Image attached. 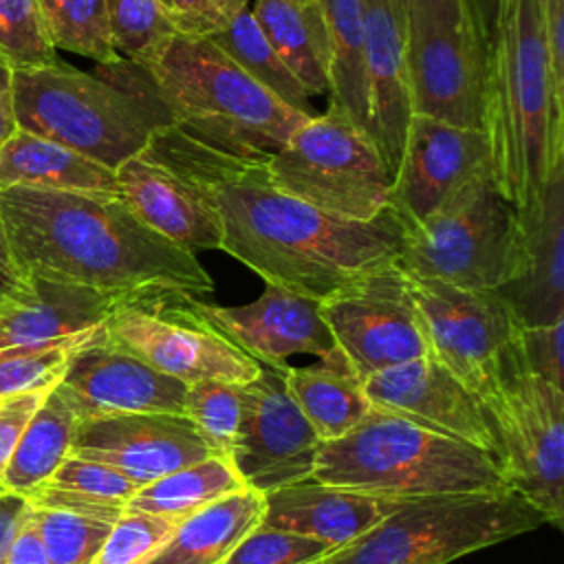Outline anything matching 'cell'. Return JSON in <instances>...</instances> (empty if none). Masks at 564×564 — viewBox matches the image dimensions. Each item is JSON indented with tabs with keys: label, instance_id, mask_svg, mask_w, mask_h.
<instances>
[{
	"label": "cell",
	"instance_id": "obj_1",
	"mask_svg": "<svg viewBox=\"0 0 564 564\" xmlns=\"http://www.w3.org/2000/svg\"><path fill=\"white\" fill-rule=\"evenodd\" d=\"M178 143L223 220V247L264 284L324 300L359 275L399 260L408 223L392 207L370 220L322 212L264 178V163L214 152L178 128Z\"/></svg>",
	"mask_w": 564,
	"mask_h": 564
},
{
	"label": "cell",
	"instance_id": "obj_2",
	"mask_svg": "<svg viewBox=\"0 0 564 564\" xmlns=\"http://www.w3.org/2000/svg\"><path fill=\"white\" fill-rule=\"evenodd\" d=\"M0 209L13 258L29 278L108 295L145 286L214 291L198 258L145 227L121 196L4 187Z\"/></svg>",
	"mask_w": 564,
	"mask_h": 564
},
{
	"label": "cell",
	"instance_id": "obj_3",
	"mask_svg": "<svg viewBox=\"0 0 564 564\" xmlns=\"http://www.w3.org/2000/svg\"><path fill=\"white\" fill-rule=\"evenodd\" d=\"M482 130L498 189L531 209L564 167V93L549 68L538 0H509L485 62Z\"/></svg>",
	"mask_w": 564,
	"mask_h": 564
},
{
	"label": "cell",
	"instance_id": "obj_4",
	"mask_svg": "<svg viewBox=\"0 0 564 564\" xmlns=\"http://www.w3.org/2000/svg\"><path fill=\"white\" fill-rule=\"evenodd\" d=\"M145 73L170 126L245 163H267L311 119L275 99L212 40L176 33Z\"/></svg>",
	"mask_w": 564,
	"mask_h": 564
},
{
	"label": "cell",
	"instance_id": "obj_5",
	"mask_svg": "<svg viewBox=\"0 0 564 564\" xmlns=\"http://www.w3.org/2000/svg\"><path fill=\"white\" fill-rule=\"evenodd\" d=\"M313 478L405 500L511 491L500 463L487 452L372 405L350 432L319 445Z\"/></svg>",
	"mask_w": 564,
	"mask_h": 564
},
{
	"label": "cell",
	"instance_id": "obj_6",
	"mask_svg": "<svg viewBox=\"0 0 564 564\" xmlns=\"http://www.w3.org/2000/svg\"><path fill=\"white\" fill-rule=\"evenodd\" d=\"M13 115L24 132L70 148L108 170L145 148L167 117L62 59L13 70Z\"/></svg>",
	"mask_w": 564,
	"mask_h": 564
},
{
	"label": "cell",
	"instance_id": "obj_7",
	"mask_svg": "<svg viewBox=\"0 0 564 564\" xmlns=\"http://www.w3.org/2000/svg\"><path fill=\"white\" fill-rule=\"evenodd\" d=\"M546 524L513 491L410 500L319 564H449Z\"/></svg>",
	"mask_w": 564,
	"mask_h": 564
},
{
	"label": "cell",
	"instance_id": "obj_8",
	"mask_svg": "<svg viewBox=\"0 0 564 564\" xmlns=\"http://www.w3.org/2000/svg\"><path fill=\"white\" fill-rule=\"evenodd\" d=\"M522 247L520 209L485 174L445 209L408 227L397 264L416 278L496 291L520 273Z\"/></svg>",
	"mask_w": 564,
	"mask_h": 564
},
{
	"label": "cell",
	"instance_id": "obj_9",
	"mask_svg": "<svg viewBox=\"0 0 564 564\" xmlns=\"http://www.w3.org/2000/svg\"><path fill=\"white\" fill-rule=\"evenodd\" d=\"M264 178L286 196L352 220L388 209L394 183L372 137L335 106L295 128L267 159Z\"/></svg>",
	"mask_w": 564,
	"mask_h": 564
},
{
	"label": "cell",
	"instance_id": "obj_10",
	"mask_svg": "<svg viewBox=\"0 0 564 564\" xmlns=\"http://www.w3.org/2000/svg\"><path fill=\"white\" fill-rule=\"evenodd\" d=\"M194 297L172 286L121 293L101 322L99 337L185 386L251 381L262 366L209 326L194 308Z\"/></svg>",
	"mask_w": 564,
	"mask_h": 564
},
{
	"label": "cell",
	"instance_id": "obj_11",
	"mask_svg": "<svg viewBox=\"0 0 564 564\" xmlns=\"http://www.w3.org/2000/svg\"><path fill=\"white\" fill-rule=\"evenodd\" d=\"M408 275L430 352L494 412L505 388L524 370L520 324L496 291H469Z\"/></svg>",
	"mask_w": 564,
	"mask_h": 564
},
{
	"label": "cell",
	"instance_id": "obj_12",
	"mask_svg": "<svg viewBox=\"0 0 564 564\" xmlns=\"http://www.w3.org/2000/svg\"><path fill=\"white\" fill-rule=\"evenodd\" d=\"M403 55L412 115L482 130L485 62L463 0H408Z\"/></svg>",
	"mask_w": 564,
	"mask_h": 564
},
{
	"label": "cell",
	"instance_id": "obj_13",
	"mask_svg": "<svg viewBox=\"0 0 564 564\" xmlns=\"http://www.w3.org/2000/svg\"><path fill=\"white\" fill-rule=\"evenodd\" d=\"M319 311L337 350L361 381L432 355L408 275L397 262L368 271L319 300Z\"/></svg>",
	"mask_w": 564,
	"mask_h": 564
},
{
	"label": "cell",
	"instance_id": "obj_14",
	"mask_svg": "<svg viewBox=\"0 0 564 564\" xmlns=\"http://www.w3.org/2000/svg\"><path fill=\"white\" fill-rule=\"evenodd\" d=\"M115 176L132 214L172 245L194 256L223 247L220 212L187 161L174 126L159 128Z\"/></svg>",
	"mask_w": 564,
	"mask_h": 564
},
{
	"label": "cell",
	"instance_id": "obj_15",
	"mask_svg": "<svg viewBox=\"0 0 564 564\" xmlns=\"http://www.w3.org/2000/svg\"><path fill=\"white\" fill-rule=\"evenodd\" d=\"M507 487L546 520H564V390L522 370L494 412Z\"/></svg>",
	"mask_w": 564,
	"mask_h": 564
},
{
	"label": "cell",
	"instance_id": "obj_16",
	"mask_svg": "<svg viewBox=\"0 0 564 564\" xmlns=\"http://www.w3.org/2000/svg\"><path fill=\"white\" fill-rule=\"evenodd\" d=\"M319 445L282 370L262 366L251 381L240 383V423L229 460L249 489L264 496L313 478Z\"/></svg>",
	"mask_w": 564,
	"mask_h": 564
},
{
	"label": "cell",
	"instance_id": "obj_17",
	"mask_svg": "<svg viewBox=\"0 0 564 564\" xmlns=\"http://www.w3.org/2000/svg\"><path fill=\"white\" fill-rule=\"evenodd\" d=\"M485 174H491L485 130L412 115L394 170L390 207L408 227L421 225Z\"/></svg>",
	"mask_w": 564,
	"mask_h": 564
},
{
	"label": "cell",
	"instance_id": "obj_18",
	"mask_svg": "<svg viewBox=\"0 0 564 564\" xmlns=\"http://www.w3.org/2000/svg\"><path fill=\"white\" fill-rule=\"evenodd\" d=\"M361 386L372 408L474 445L500 463L502 447L491 412L434 355L381 370Z\"/></svg>",
	"mask_w": 564,
	"mask_h": 564
},
{
	"label": "cell",
	"instance_id": "obj_19",
	"mask_svg": "<svg viewBox=\"0 0 564 564\" xmlns=\"http://www.w3.org/2000/svg\"><path fill=\"white\" fill-rule=\"evenodd\" d=\"M216 452L183 414L137 412L79 421L70 456L104 463L143 487Z\"/></svg>",
	"mask_w": 564,
	"mask_h": 564
},
{
	"label": "cell",
	"instance_id": "obj_20",
	"mask_svg": "<svg viewBox=\"0 0 564 564\" xmlns=\"http://www.w3.org/2000/svg\"><path fill=\"white\" fill-rule=\"evenodd\" d=\"M55 390L79 421H86L137 412L183 414L187 386L104 341L97 328V333L73 352Z\"/></svg>",
	"mask_w": 564,
	"mask_h": 564
},
{
	"label": "cell",
	"instance_id": "obj_21",
	"mask_svg": "<svg viewBox=\"0 0 564 564\" xmlns=\"http://www.w3.org/2000/svg\"><path fill=\"white\" fill-rule=\"evenodd\" d=\"M194 308L236 348L260 366L284 370L293 355H330L337 346L322 317L319 300L267 284L260 297L240 306H220L194 297Z\"/></svg>",
	"mask_w": 564,
	"mask_h": 564
},
{
	"label": "cell",
	"instance_id": "obj_22",
	"mask_svg": "<svg viewBox=\"0 0 564 564\" xmlns=\"http://www.w3.org/2000/svg\"><path fill=\"white\" fill-rule=\"evenodd\" d=\"M520 216L524 227L520 273L496 293L522 328L549 326L564 319V167Z\"/></svg>",
	"mask_w": 564,
	"mask_h": 564
},
{
	"label": "cell",
	"instance_id": "obj_23",
	"mask_svg": "<svg viewBox=\"0 0 564 564\" xmlns=\"http://www.w3.org/2000/svg\"><path fill=\"white\" fill-rule=\"evenodd\" d=\"M405 502L410 500L370 496L308 478L264 494L260 524L315 538L335 551L361 538Z\"/></svg>",
	"mask_w": 564,
	"mask_h": 564
},
{
	"label": "cell",
	"instance_id": "obj_24",
	"mask_svg": "<svg viewBox=\"0 0 564 564\" xmlns=\"http://www.w3.org/2000/svg\"><path fill=\"white\" fill-rule=\"evenodd\" d=\"M361 18L370 137L394 174L412 117L403 29L394 18L390 0H361Z\"/></svg>",
	"mask_w": 564,
	"mask_h": 564
},
{
	"label": "cell",
	"instance_id": "obj_25",
	"mask_svg": "<svg viewBox=\"0 0 564 564\" xmlns=\"http://www.w3.org/2000/svg\"><path fill=\"white\" fill-rule=\"evenodd\" d=\"M117 295L31 278L24 297L0 304V348L57 341L97 330Z\"/></svg>",
	"mask_w": 564,
	"mask_h": 564
},
{
	"label": "cell",
	"instance_id": "obj_26",
	"mask_svg": "<svg viewBox=\"0 0 564 564\" xmlns=\"http://www.w3.org/2000/svg\"><path fill=\"white\" fill-rule=\"evenodd\" d=\"M4 187L121 196L112 170L20 128L0 145V189Z\"/></svg>",
	"mask_w": 564,
	"mask_h": 564
},
{
	"label": "cell",
	"instance_id": "obj_27",
	"mask_svg": "<svg viewBox=\"0 0 564 564\" xmlns=\"http://www.w3.org/2000/svg\"><path fill=\"white\" fill-rule=\"evenodd\" d=\"M264 496L245 487L181 520L145 564H220L260 524Z\"/></svg>",
	"mask_w": 564,
	"mask_h": 564
},
{
	"label": "cell",
	"instance_id": "obj_28",
	"mask_svg": "<svg viewBox=\"0 0 564 564\" xmlns=\"http://www.w3.org/2000/svg\"><path fill=\"white\" fill-rule=\"evenodd\" d=\"M282 375L289 394L322 443L344 436L370 412L361 379L337 348L317 364L286 366Z\"/></svg>",
	"mask_w": 564,
	"mask_h": 564
},
{
	"label": "cell",
	"instance_id": "obj_29",
	"mask_svg": "<svg viewBox=\"0 0 564 564\" xmlns=\"http://www.w3.org/2000/svg\"><path fill=\"white\" fill-rule=\"evenodd\" d=\"M251 13L308 97L330 88V44L317 0H253Z\"/></svg>",
	"mask_w": 564,
	"mask_h": 564
},
{
	"label": "cell",
	"instance_id": "obj_30",
	"mask_svg": "<svg viewBox=\"0 0 564 564\" xmlns=\"http://www.w3.org/2000/svg\"><path fill=\"white\" fill-rule=\"evenodd\" d=\"M77 425L79 416L53 388L18 441L4 469L0 491H11L22 498L35 491L70 456Z\"/></svg>",
	"mask_w": 564,
	"mask_h": 564
},
{
	"label": "cell",
	"instance_id": "obj_31",
	"mask_svg": "<svg viewBox=\"0 0 564 564\" xmlns=\"http://www.w3.org/2000/svg\"><path fill=\"white\" fill-rule=\"evenodd\" d=\"M245 487L231 460L214 454L139 487L126 509L181 522L214 500Z\"/></svg>",
	"mask_w": 564,
	"mask_h": 564
},
{
	"label": "cell",
	"instance_id": "obj_32",
	"mask_svg": "<svg viewBox=\"0 0 564 564\" xmlns=\"http://www.w3.org/2000/svg\"><path fill=\"white\" fill-rule=\"evenodd\" d=\"M330 44V106L370 134L361 0H317Z\"/></svg>",
	"mask_w": 564,
	"mask_h": 564
},
{
	"label": "cell",
	"instance_id": "obj_33",
	"mask_svg": "<svg viewBox=\"0 0 564 564\" xmlns=\"http://www.w3.org/2000/svg\"><path fill=\"white\" fill-rule=\"evenodd\" d=\"M207 40H212L227 57H231L251 79L267 88L275 99L306 117L317 115L311 106L306 90L291 73V68L282 62V57L275 53V48L269 44L249 7L240 11L225 31Z\"/></svg>",
	"mask_w": 564,
	"mask_h": 564
},
{
	"label": "cell",
	"instance_id": "obj_34",
	"mask_svg": "<svg viewBox=\"0 0 564 564\" xmlns=\"http://www.w3.org/2000/svg\"><path fill=\"white\" fill-rule=\"evenodd\" d=\"M137 489L139 485L104 463L68 456L26 496V502L79 511H117L126 509Z\"/></svg>",
	"mask_w": 564,
	"mask_h": 564
},
{
	"label": "cell",
	"instance_id": "obj_35",
	"mask_svg": "<svg viewBox=\"0 0 564 564\" xmlns=\"http://www.w3.org/2000/svg\"><path fill=\"white\" fill-rule=\"evenodd\" d=\"M121 511L123 509L79 511L29 505L26 516L42 542L48 564H93Z\"/></svg>",
	"mask_w": 564,
	"mask_h": 564
},
{
	"label": "cell",
	"instance_id": "obj_36",
	"mask_svg": "<svg viewBox=\"0 0 564 564\" xmlns=\"http://www.w3.org/2000/svg\"><path fill=\"white\" fill-rule=\"evenodd\" d=\"M53 48L84 55L97 64L121 59L115 51L106 0H37Z\"/></svg>",
	"mask_w": 564,
	"mask_h": 564
},
{
	"label": "cell",
	"instance_id": "obj_37",
	"mask_svg": "<svg viewBox=\"0 0 564 564\" xmlns=\"http://www.w3.org/2000/svg\"><path fill=\"white\" fill-rule=\"evenodd\" d=\"M110 37L119 57L150 66L176 35L161 0H106Z\"/></svg>",
	"mask_w": 564,
	"mask_h": 564
},
{
	"label": "cell",
	"instance_id": "obj_38",
	"mask_svg": "<svg viewBox=\"0 0 564 564\" xmlns=\"http://www.w3.org/2000/svg\"><path fill=\"white\" fill-rule=\"evenodd\" d=\"M97 330L44 341L0 348V397L55 388L66 372V366L77 348H82Z\"/></svg>",
	"mask_w": 564,
	"mask_h": 564
},
{
	"label": "cell",
	"instance_id": "obj_39",
	"mask_svg": "<svg viewBox=\"0 0 564 564\" xmlns=\"http://www.w3.org/2000/svg\"><path fill=\"white\" fill-rule=\"evenodd\" d=\"M37 0H0V64L11 70L57 62Z\"/></svg>",
	"mask_w": 564,
	"mask_h": 564
},
{
	"label": "cell",
	"instance_id": "obj_40",
	"mask_svg": "<svg viewBox=\"0 0 564 564\" xmlns=\"http://www.w3.org/2000/svg\"><path fill=\"white\" fill-rule=\"evenodd\" d=\"M183 416L196 425L216 454L229 458L240 423V383L198 381L187 386Z\"/></svg>",
	"mask_w": 564,
	"mask_h": 564
},
{
	"label": "cell",
	"instance_id": "obj_41",
	"mask_svg": "<svg viewBox=\"0 0 564 564\" xmlns=\"http://www.w3.org/2000/svg\"><path fill=\"white\" fill-rule=\"evenodd\" d=\"M178 520L123 509L93 564H145L174 533Z\"/></svg>",
	"mask_w": 564,
	"mask_h": 564
},
{
	"label": "cell",
	"instance_id": "obj_42",
	"mask_svg": "<svg viewBox=\"0 0 564 564\" xmlns=\"http://www.w3.org/2000/svg\"><path fill=\"white\" fill-rule=\"evenodd\" d=\"M330 551L315 538L258 524L220 564H319Z\"/></svg>",
	"mask_w": 564,
	"mask_h": 564
},
{
	"label": "cell",
	"instance_id": "obj_43",
	"mask_svg": "<svg viewBox=\"0 0 564 564\" xmlns=\"http://www.w3.org/2000/svg\"><path fill=\"white\" fill-rule=\"evenodd\" d=\"M178 35L207 40L225 31L251 0H161Z\"/></svg>",
	"mask_w": 564,
	"mask_h": 564
},
{
	"label": "cell",
	"instance_id": "obj_44",
	"mask_svg": "<svg viewBox=\"0 0 564 564\" xmlns=\"http://www.w3.org/2000/svg\"><path fill=\"white\" fill-rule=\"evenodd\" d=\"M518 348L529 375L564 390V319L549 326L520 328Z\"/></svg>",
	"mask_w": 564,
	"mask_h": 564
},
{
	"label": "cell",
	"instance_id": "obj_45",
	"mask_svg": "<svg viewBox=\"0 0 564 564\" xmlns=\"http://www.w3.org/2000/svg\"><path fill=\"white\" fill-rule=\"evenodd\" d=\"M51 390L53 388H40L0 397V485L4 469L18 447V441L22 438L26 425L31 423L33 414L44 403Z\"/></svg>",
	"mask_w": 564,
	"mask_h": 564
},
{
	"label": "cell",
	"instance_id": "obj_46",
	"mask_svg": "<svg viewBox=\"0 0 564 564\" xmlns=\"http://www.w3.org/2000/svg\"><path fill=\"white\" fill-rule=\"evenodd\" d=\"M540 26L549 68L560 93H564V0H540Z\"/></svg>",
	"mask_w": 564,
	"mask_h": 564
},
{
	"label": "cell",
	"instance_id": "obj_47",
	"mask_svg": "<svg viewBox=\"0 0 564 564\" xmlns=\"http://www.w3.org/2000/svg\"><path fill=\"white\" fill-rule=\"evenodd\" d=\"M463 7L469 18L482 62H487L500 33V24L505 20L509 0H463Z\"/></svg>",
	"mask_w": 564,
	"mask_h": 564
},
{
	"label": "cell",
	"instance_id": "obj_48",
	"mask_svg": "<svg viewBox=\"0 0 564 564\" xmlns=\"http://www.w3.org/2000/svg\"><path fill=\"white\" fill-rule=\"evenodd\" d=\"M29 289H31V278L18 267L13 258L2 209H0V304L24 297Z\"/></svg>",
	"mask_w": 564,
	"mask_h": 564
},
{
	"label": "cell",
	"instance_id": "obj_49",
	"mask_svg": "<svg viewBox=\"0 0 564 564\" xmlns=\"http://www.w3.org/2000/svg\"><path fill=\"white\" fill-rule=\"evenodd\" d=\"M0 564H48L42 542L29 522V516H24V522H22L18 535L13 538V542H11L9 551L4 553V557L0 560Z\"/></svg>",
	"mask_w": 564,
	"mask_h": 564
},
{
	"label": "cell",
	"instance_id": "obj_50",
	"mask_svg": "<svg viewBox=\"0 0 564 564\" xmlns=\"http://www.w3.org/2000/svg\"><path fill=\"white\" fill-rule=\"evenodd\" d=\"M26 509H29L26 498L11 491H0V560L9 551L13 538L18 535L24 522Z\"/></svg>",
	"mask_w": 564,
	"mask_h": 564
},
{
	"label": "cell",
	"instance_id": "obj_51",
	"mask_svg": "<svg viewBox=\"0 0 564 564\" xmlns=\"http://www.w3.org/2000/svg\"><path fill=\"white\" fill-rule=\"evenodd\" d=\"M18 130L13 115V70L0 64V145Z\"/></svg>",
	"mask_w": 564,
	"mask_h": 564
},
{
	"label": "cell",
	"instance_id": "obj_52",
	"mask_svg": "<svg viewBox=\"0 0 564 564\" xmlns=\"http://www.w3.org/2000/svg\"><path fill=\"white\" fill-rule=\"evenodd\" d=\"M392 2V9H394V18L397 22L401 24L403 29V20H405V7H408V0H390Z\"/></svg>",
	"mask_w": 564,
	"mask_h": 564
},
{
	"label": "cell",
	"instance_id": "obj_53",
	"mask_svg": "<svg viewBox=\"0 0 564 564\" xmlns=\"http://www.w3.org/2000/svg\"><path fill=\"white\" fill-rule=\"evenodd\" d=\"M293 2H306V0H293Z\"/></svg>",
	"mask_w": 564,
	"mask_h": 564
},
{
	"label": "cell",
	"instance_id": "obj_54",
	"mask_svg": "<svg viewBox=\"0 0 564 564\" xmlns=\"http://www.w3.org/2000/svg\"><path fill=\"white\" fill-rule=\"evenodd\" d=\"M538 2H540V0H538Z\"/></svg>",
	"mask_w": 564,
	"mask_h": 564
}]
</instances>
